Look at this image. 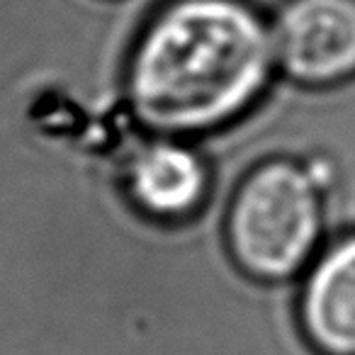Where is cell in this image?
Listing matches in <instances>:
<instances>
[{
    "mask_svg": "<svg viewBox=\"0 0 355 355\" xmlns=\"http://www.w3.org/2000/svg\"><path fill=\"white\" fill-rule=\"evenodd\" d=\"M329 236V193L304 158H266L239 180L227 212V243L253 280L297 282Z\"/></svg>",
    "mask_w": 355,
    "mask_h": 355,
    "instance_id": "obj_2",
    "label": "cell"
},
{
    "mask_svg": "<svg viewBox=\"0 0 355 355\" xmlns=\"http://www.w3.org/2000/svg\"><path fill=\"white\" fill-rule=\"evenodd\" d=\"M227 129L205 139L151 137L124 166V193L137 212L166 227L193 222L207 209L219 180Z\"/></svg>",
    "mask_w": 355,
    "mask_h": 355,
    "instance_id": "obj_3",
    "label": "cell"
},
{
    "mask_svg": "<svg viewBox=\"0 0 355 355\" xmlns=\"http://www.w3.org/2000/svg\"><path fill=\"white\" fill-rule=\"evenodd\" d=\"M277 80L270 12L256 0H166L134 40L127 100L148 134L205 139L248 117Z\"/></svg>",
    "mask_w": 355,
    "mask_h": 355,
    "instance_id": "obj_1",
    "label": "cell"
},
{
    "mask_svg": "<svg viewBox=\"0 0 355 355\" xmlns=\"http://www.w3.org/2000/svg\"><path fill=\"white\" fill-rule=\"evenodd\" d=\"M297 316L321 355H355V232L331 236L300 277Z\"/></svg>",
    "mask_w": 355,
    "mask_h": 355,
    "instance_id": "obj_5",
    "label": "cell"
},
{
    "mask_svg": "<svg viewBox=\"0 0 355 355\" xmlns=\"http://www.w3.org/2000/svg\"><path fill=\"white\" fill-rule=\"evenodd\" d=\"M270 27L280 78L306 90L355 80V0H282Z\"/></svg>",
    "mask_w": 355,
    "mask_h": 355,
    "instance_id": "obj_4",
    "label": "cell"
}]
</instances>
